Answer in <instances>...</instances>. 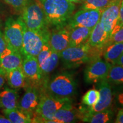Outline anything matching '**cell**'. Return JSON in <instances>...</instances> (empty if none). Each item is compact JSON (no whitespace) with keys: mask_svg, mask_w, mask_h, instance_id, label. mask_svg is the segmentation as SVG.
<instances>
[{"mask_svg":"<svg viewBox=\"0 0 123 123\" xmlns=\"http://www.w3.org/2000/svg\"><path fill=\"white\" fill-rule=\"evenodd\" d=\"M23 56L21 53L7 47L0 54V67L10 71L22 67Z\"/></svg>","mask_w":123,"mask_h":123,"instance_id":"15","label":"cell"},{"mask_svg":"<svg viewBox=\"0 0 123 123\" xmlns=\"http://www.w3.org/2000/svg\"><path fill=\"white\" fill-rule=\"evenodd\" d=\"M122 2V1H121ZM119 22L123 26V3L121 2L119 12Z\"/></svg>","mask_w":123,"mask_h":123,"instance_id":"34","label":"cell"},{"mask_svg":"<svg viewBox=\"0 0 123 123\" xmlns=\"http://www.w3.org/2000/svg\"><path fill=\"white\" fill-rule=\"evenodd\" d=\"M97 86L100 93L99 101L91 107L80 110L81 113H92L103 111L110 108L113 101V92L111 86L107 79H104L97 83Z\"/></svg>","mask_w":123,"mask_h":123,"instance_id":"11","label":"cell"},{"mask_svg":"<svg viewBox=\"0 0 123 123\" xmlns=\"http://www.w3.org/2000/svg\"><path fill=\"white\" fill-rule=\"evenodd\" d=\"M6 79L13 88H22L26 85V77L21 67L6 71Z\"/></svg>","mask_w":123,"mask_h":123,"instance_id":"22","label":"cell"},{"mask_svg":"<svg viewBox=\"0 0 123 123\" xmlns=\"http://www.w3.org/2000/svg\"><path fill=\"white\" fill-rule=\"evenodd\" d=\"M111 0H85L81 9H97L103 11Z\"/></svg>","mask_w":123,"mask_h":123,"instance_id":"27","label":"cell"},{"mask_svg":"<svg viewBox=\"0 0 123 123\" xmlns=\"http://www.w3.org/2000/svg\"><path fill=\"white\" fill-rule=\"evenodd\" d=\"M117 64H119V65L122 66L123 67V54L121 55V56L119 58L118 61H117L116 63Z\"/></svg>","mask_w":123,"mask_h":123,"instance_id":"36","label":"cell"},{"mask_svg":"<svg viewBox=\"0 0 123 123\" xmlns=\"http://www.w3.org/2000/svg\"><path fill=\"white\" fill-rule=\"evenodd\" d=\"M47 93L58 99H71L76 93L77 84L71 75L62 73L56 75L47 84Z\"/></svg>","mask_w":123,"mask_h":123,"instance_id":"4","label":"cell"},{"mask_svg":"<svg viewBox=\"0 0 123 123\" xmlns=\"http://www.w3.org/2000/svg\"><path fill=\"white\" fill-rule=\"evenodd\" d=\"M18 94L16 90L5 88L0 92V106L6 110L18 107Z\"/></svg>","mask_w":123,"mask_h":123,"instance_id":"21","label":"cell"},{"mask_svg":"<svg viewBox=\"0 0 123 123\" xmlns=\"http://www.w3.org/2000/svg\"><path fill=\"white\" fill-rule=\"evenodd\" d=\"M116 123H123V108L120 109L117 114L116 119L115 120Z\"/></svg>","mask_w":123,"mask_h":123,"instance_id":"32","label":"cell"},{"mask_svg":"<svg viewBox=\"0 0 123 123\" xmlns=\"http://www.w3.org/2000/svg\"><path fill=\"white\" fill-rule=\"evenodd\" d=\"M48 43L54 50L59 54L70 46V29L66 26L55 28L50 33Z\"/></svg>","mask_w":123,"mask_h":123,"instance_id":"13","label":"cell"},{"mask_svg":"<svg viewBox=\"0 0 123 123\" xmlns=\"http://www.w3.org/2000/svg\"><path fill=\"white\" fill-rule=\"evenodd\" d=\"M55 120L56 123H69L75 122L77 120H81L80 111L76 109L70 102L63 106L55 113Z\"/></svg>","mask_w":123,"mask_h":123,"instance_id":"17","label":"cell"},{"mask_svg":"<svg viewBox=\"0 0 123 123\" xmlns=\"http://www.w3.org/2000/svg\"><path fill=\"white\" fill-rule=\"evenodd\" d=\"M113 117V112L109 108L103 111L92 113H81V120L91 123H107L111 121Z\"/></svg>","mask_w":123,"mask_h":123,"instance_id":"20","label":"cell"},{"mask_svg":"<svg viewBox=\"0 0 123 123\" xmlns=\"http://www.w3.org/2000/svg\"><path fill=\"white\" fill-rule=\"evenodd\" d=\"M72 102L71 99H58L48 93L40 95L38 107L31 117L32 123H55V113L63 106Z\"/></svg>","mask_w":123,"mask_h":123,"instance_id":"2","label":"cell"},{"mask_svg":"<svg viewBox=\"0 0 123 123\" xmlns=\"http://www.w3.org/2000/svg\"><path fill=\"white\" fill-rule=\"evenodd\" d=\"M21 68L26 78L33 82L38 83L42 80L43 74L37 57L24 56Z\"/></svg>","mask_w":123,"mask_h":123,"instance_id":"16","label":"cell"},{"mask_svg":"<svg viewBox=\"0 0 123 123\" xmlns=\"http://www.w3.org/2000/svg\"><path fill=\"white\" fill-rule=\"evenodd\" d=\"M123 54V42L112 43L107 45L104 52V59L111 64H115Z\"/></svg>","mask_w":123,"mask_h":123,"instance_id":"23","label":"cell"},{"mask_svg":"<svg viewBox=\"0 0 123 123\" xmlns=\"http://www.w3.org/2000/svg\"><path fill=\"white\" fill-rule=\"evenodd\" d=\"M112 65L105 59L95 58L85 69L84 81L87 83H96L106 79Z\"/></svg>","mask_w":123,"mask_h":123,"instance_id":"9","label":"cell"},{"mask_svg":"<svg viewBox=\"0 0 123 123\" xmlns=\"http://www.w3.org/2000/svg\"><path fill=\"white\" fill-rule=\"evenodd\" d=\"M69 29L70 46H78L87 42L92 31L91 29L80 26L74 27Z\"/></svg>","mask_w":123,"mask_h":123,"instance_id":"19","label":"cell"},{"mask_svg":"<svg viewBox=\"0 0 123 123\" xmlns=\"http://www.w3.org/2000/svg\"><path fill=\"white\" fill-rule=\"evenodd\" d=\"M123 42V26H121L111 35L107 45L112 43Z\"/></svg>","mask_w":123,"mask_h":123,"instance_id":"28","label":"cell"},{"mask_svg":"<svg viewBox=\"0 0 123 123\" xmlns=\"http://www.w3.org/2000/svg\"><path fill=\"white\" fill-rule=\"evenodd\" d=\"M6 71L0 67V88L4 86L6 79Z\"/></svg>","mask_w":123,"mask_h":123,"instance_id":"31","label":"cell"},{"mask_svg":"<svg viewBox=\"0 0 123 123\" xmlns=\"http://www.w3.org/2000/svg\"><path fill=\"white\" fill-rule=\"evenodd\" d=\"M25 27L21 17L17 19L9 18L5 23L4 35L7 47L21 54Z\"/></svg>","mask_w":123,"mask_h":123,"instance_id":"7","label":"cell"},{"mask_svg":"<svg viewBox=\"0 0 123 123\" xmlns=\"http://www.w3.org/2000/svg\"><path fill=\"white\" fill-rule=\"evenodd\" d=\"M123 2V0H122V2Z\"/></svg>","mask_w":123,"mask_h":123,"instance_id":"38","label":"cell"},{"mask_svg":"<svg viewBox=\"0 0 123 123\" xmlns=\"http://www.w3.org/2000/svg\"><path fill=\"white\" fill-rule=\"evenodd\" d=\"M49 25L59 28L66 26L75 9L74 3L68 0H39Z\"/></svg>","mask_w":123,"mask_h":123,"instance_id":"1","label":"cell"},{"mask_svg":"<svg viewBox=\"0 0 123 123\" xmlns=\"http://www.w3.org/2000/svg\"><path fill=\"white\" fill-rule=\"evenodd\" d=\"M121 1L122 0H111L101 12L99 22L108 35L109 39L112 31L119 23V12Z\"/></svg>","mask_w":123,"mask_h":123,"instance_id":"10","label":"cell"},{"mask_svg":"<svg viewBox=\"0 0 123 123\" xmlns=\"http://www.w3.org/2000/svg\"><path fill=\"white\" fill-rule=\"evenodd\" d=\"M64 67L75 68L92 59V47L88 41L78 46H70L59 53Z\"/></svg>","mask_w":123,"mask_h":123,"instance_id":"5","label":"cell"},{"mask_svg":"<svg viewBox=\"0 0 123 123\" xmlns=\"http://www.w3.org/2000/svg\"><path fill=\"white\" fill-rule=\"evenodd\" d=\"M49 35L50 32L49 30L36 31L30 30L26 26L21 51L23 57L26 56L37 57L43 44L48 42Z\"/></svg>","mask_w":123,"mask_h":123,"instance_id":"6","label":"cell"},{"mask_svg":"<svg viewBox=\"0 0 123 123\" xmlns=\"http://www.w3.org/2000/svg\"><path fill=\"white\" fill-rule=\"evenodd\" d=\"M7 47V45L5 39L4 34L0 31V54L4 51Z\"/></svg>","mask_w":123,"mask_h":123,"instance_id":"30","label":"cell"},{"mask_svg":"<svg viewBox=\"0 0 123 123\" xmlns=\"http://www.w3.org/2000/svg\"><path fill=\"white\" fill-rule=\"evenodd\" d=\"M5 116L11 121L12 123H31V117L17 108L12 110H3Z\"/></svg>","mask_w":123,"mask_h":123,"instance_id":"24","label":"cell"},{"mask_svg":"<svg viewBox=\"0 0 123 123\" xmlns=\"http://www.w3.org/2000/svg\"><path fill=\"white\" fill-rule=\"evenodd\" d=\"M0 123H12V122L5 116L4 117L0 115Z\"/></svg>","mask_w":123,"mask_h":123,"instance_id":"35","label":"cell"},{"mask_svg":"<svg viewBox=\"0 0 123 123\" xmlns=\"http://www.w3.org/2000/svg\"><path fill=\"white\" fill-rule=\"evenodd\" d=\"M101 10L97 9H81L71 17L66 26L86 27L92 29L99 22Z\"/></svg>","mask_w":123,"mask_h":123,"instance_id":"8","label":"cell"},{"mask_svg":"<svg viewBox=\"0 0 123 123\" xmlns=\"http://www.w3.org/2000/svg\"><path fill=\"white\" fill-rule=\"evenodd\" d=\"M100 99V93L98 90L91 89L88 91L83 96L81 103L88 107H91L98 103Z\"/></svg>","mask_w":123,"mask_h":123,"instance_id":"26","label":"cell"},{"mask_svg":"<svg viewBox=\"0 0 123 123\" xmlns=\"http://www.w3.org/2000/svg\"><path fill=\"white\" fill-rule=\"evenodd\" d=\"M22 21L27 28L36 31L48 30V23L39 0H29L22 10Z\"/></svg>","mask_w":123,"mask_h":123,"instance_id":"3","label":"cell"},{"mask_svg":"<svg viewBox=\"0 0 123 123\" xmlns=\"http://www.w3.org/2000/svg\"><path fill=\"white\" fill-rule=\"evenodd\" d=\"M28 1L29 0H4L6 4L18 11H22Z\"/></svg>","mask_w":123,"mask_h":123,"instance_id":"29","label":"cell"},{"mask_svg":"<svg viewBox=\"0 0 123 123\" xmlns=\"http://www.w3.org/2000/svg\"><path fill=\"white\" fill-rule=\"evenodd\" d=\"M117 103L119 105L123 107V91L120 92L116 96Z\"/></svg>","mask_w":123,"mask_h":123,"instance_id":"33","label":"cell"},{"mask_svg":"<svg viewBox=\"0 0 123 123\" xmlns=\"http://www.w3.org/2000/svg\"><path fill=\"white\" fill-rule=\"evenodd\" d=\"M106 79L110 84L123 85V67L119 64H112Z\"/></svg>","mask_w":123,"mask_h":123,"instance_id":"25","label":"cell"},{"mask_svg":"<svg viewBox=\"0 0 123 123\" xmlns=\"http://www.w3.org/2000/svg\"><path fill=\"white\" fill-rule=\"evenodd\" d=\"M109 36L101 26L100 22H98L92 29L88 42L92 48L101 49L108 44Z\"/></svg>","mask_w":123,"mask_h":123,"instance_id":"18","label":"cell"},{"mask_svg":"<svg viewBox=\"0 0 123 123\" xmlns=\"http://www.w3.org/2000/svg\"><path fill=\"white\" fill-rule=\"evenodd\" d=\"M40 95L41 93L36 87H29L18 105V108L29 115L31 117V119L39 103Z\"/></svg>","mask_w":123,"mask_h":123,"instance_id":"14","label":"cell"},{"mask_svg":"<svg viewBox=\"0 0 123 123\" xmlns=\"http://www.w3.org/2000/svg\"><path fill=\"white\" fill-rule=\"evenodd\" d=\"M68 1L73 3H77V4H78V3H82L85 0H68Z\"/></svg>","mask_w":123,"mask_h":123,"instance_id":"37","label":"cell"},{"mask_svg":"<svg viewBox=\"0 0 123 123\" xmlns=\"http://www.w3.org/2000/svg\"><path fill=\"white\" fill-rule=\"evenodd\" d=\"M37 58L43 75L53 71L57 67L60 59L59 54L51 47L48 42L43 44Z\"/></svg>","mask_w":123,"mask_h":123,"instance_id":"12","label":"cell"}]
</instances>
